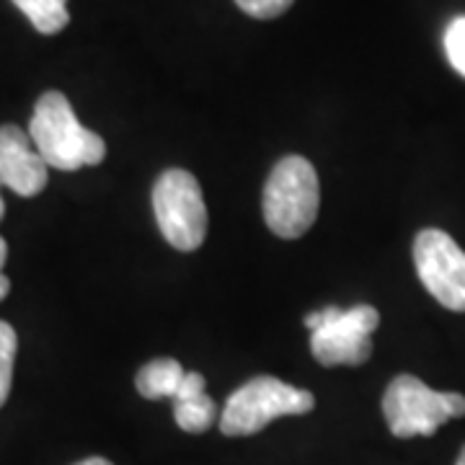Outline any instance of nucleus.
I'll list each match as a JSON object with an SVG mask.
<instances>
[{
    "label": "nucleus",
    "mask_w": 465,
    "mask_h": 465,
    "mask_svg": "<svg viewBox=\"0 0 465 465\" xmlns=\"http://www.w3.org/2000/svg\"><path fill=\"white\" fill-rule=\"evenodd\" d=\"M29 137L45 163L57 171L99 166L106 158L104 137L85 130L67 96L60 91H47L39 96L29 124Z\"/></svg>",
    "instance_id": "f257e3e1"
},
{
    "label": "nucleus",
    "mask_w": 465,
    "mask_h": 465,
    "mask_svg": "<svg viewBox=\"0 0 465 465\" xmlns=\"http://www.w3.org/2000/svg\"><path fill=\"white\" fill-rule=\"evenodd\" d=\"M321 207L318 173L311 161L287 155L264 183V220L280 238H300L313 228Z\"/></svg>",
    "instance_id": "f03ea898"
},
{
    "label": "nucleus",
    "mask_w": 465,
    "mask_h": 465,
    "mask_svg": "<svg viewBox=\"0 0 465 465\" xmlns=\"http://www.w3.org/2000/svg\"><path fill=\"white\" fill-rule=\"evenodd\" d=\"M316 399L311 391L287 385L280 378L259 375L232 393L220 411V432L225 437H249L264 430L280 416H300L313 411Z\"/></svg>",
    "instance_id": "7ed1b4c3"
},
{
    "label": "nucleus",
    "mask_w": 465,
    "mask_h": 465,
    "mask_svg": "<svg viewBox=\"0 0 465 465\" xmlns=\"http://www.w3.org/2000/svg\"><path fill=\"white\" fill-rule=\"evenodd\" d=\"M378 323L381 313L372 305H329L305 316L316 362L323 367L365 365L372 354V331L378 329Z\"/></svg>",
    "instance_id": "20e7f679"
},
{
    "label": "nucleus",
    "mask_w": 465,
    "mask_h": 465,
    "mask_svg": "<svg viewBox=\"0 0 465 465\" xmlns=\"http://www.w3.org/2000/svg\"><path fill=\"white\" fill-rule=\"evenodd\" d=\"M382 414L401 440L432 437L445 421L465 416V396L440 393L414 375H399L382 396Z\"/></svg>",
    "instance_id": "39448f33"
},
{
    "label": "nucleus",
    "mask_w": 465,
    "mask_h": 465,
    "mask_svg": "<svg viewBox=\"0 0 465 465\" xmlns=\"http://www.w3.org/2000/svg\"><path fill=\"white\" fill-rule=\"evenodd\" d=\"M158 228L176 251H197L207 238V207L197 179L183 168H168L153 186Z\"/></svg>",
    "instance_id": "423d86ee"
},
{
    "label": "nucleus",
    "mask_w": 465,
    "mask_h": 465,
    "mask_svg": "<svg viewBox=\"0 0 465 465\" xmlns=\"http://www.w3.org/2000/svg\"><path fill=\"white\" fill-rule=\"evenodd\" d=\"M416 274L442 308L465 313V251L445 231L427 228L414 241Z\"/></svg>",
    "instance_id": "0eeeda50"
},
{
    "label": "nucleus",
    "mask_w": 465,
    "mask_h": 465,
    "mask_svg": "<svg viewBox=\"0 0 465 465\" xmlns=\"http://www.w3.org/2000/svg\"><path fill=\"white\" fill-rule=\"evenodd\" d=\"M50 166L34 148L29 133L16 124L0 127V186H8L18 197H36L45 192Z\"/></svg>",
    "instance_id": "6e6552de"
},
{
    "label": "nucleus",
    "mask_w": 465,
    "mask_h": 465,
    "mask_svg": "<svg viewBox=\"0 0 465 465\" xmlns=\"http://www.w3.org/2000/svg\"><path fill=\"white\" fill-rule=\"evenodd\" d=\"M207 382L200 372H186L182 388L173 399V419L183 432L200 434L207 432L217 419L215 401L204 393Z\"/></svg>",
    "instance_id": "1a4fd4ad"
},
{
    "label": "nucleus",
    "mask_w": 465,
    "mask_h": 465,
    "mask_svg": "<svg viewBox=\"0 0 465 465\" xmlns=\"http://www.w3.org/2000/svg\"><path fill=\"white\" fill-rule=\"evenodd\" d=\"M183 378H186V370H183L176 360L171 357H161V360H153L148 365L137 372V393L148 401H161V399H176L179 388H182Z\"/></svg>",
    "instance_id": "9d476101"
},
{
    "label": "nucleus",
    "mask_w": 465,
    "mask_h": 465,
    "mask_svg": "<svg viewBox=\"0 0 465 465\" xmlns=\"http://www.w3.org/2000/svg\"><path fill=\"white\" fill-rule=\"evenodd\" d=\"M18 11L32 21L39 34H60L70 24L67 0H14Z\"/></svg>",
    "instance_id": "9b49d317"
},
{
    "label": "nucleus",
    "mask_w": 465,
    "mask_h": 465,
    "mask_svg": "<svg viewBox=\"0 0 465 465\" xmlns=\"http://www.w3.org/2000/svg\"><path fill=\"white\" fill-rule=\"evenodd\" d=\"M18 336L11 323L0 321V406L8 401L14 382V362H16Z\"/></svg>",
    "instance_id": "f8f14e48"
},
{
    "label": "nucleus",
    "mask_w": 465,
    "mask_h": 465,
    "mask_svg": "<svg viewBox=\"0 0 465 465\" xmlns=\"http://www.w3.org/2000/svg\"><path fill=\"white\" fill-rule=\"evenodd\" d=\"M445 52H448L450 65L465 78V16L450 21V26L445 29Z\"/></svg>",
    "instance_id": "ddd939ff"
},
{
    "label": "nucleus",
    "mask_w": 465,
    "mask_h": 465,
    "mask_svg": "<svg viewBox=\"0 0 465 465\" xmlns=\"http://www.w3.org/2000/svg\"><path fill=\"white\" fill-rule=\"evenodd\" d=\"M295 0H235V5L253 18H277L292 5Z\"/></svg>",
    "instance_id": "4468645a"
},
{
    "label": "nucleus",
    "mask_w": 465,
    "mask_h": 465,
    "mask_svg": "<svg viewBox=\"0 0 465 465\" xmlns=\"http://www.w3.org/2000/svg\"><path fill=\"white\" fill-rule=\"evenodd\" d=\"M8 292H11V280H8V277H5V274L0 272V300L5 298Z\"/></svg>",
    "instance_id": "2eb2a0df"
},
{
    "label": "nucleus",
    "mask_w": 465,
    "mask_h": 465,
    "mask_svg": "<svg viewBox=\"0 0 465 465\" xmlns=\"http://www.w3.org/2000/svg\"><path fill=\"white\" fill-rule=\"evenodd\" d=\"M75 465H114V463H109L106 458H85V460H81V463H75Z\"/></svg>",
    "instance_id": "dca6fc26"
},
{
    "label": "nucleus",
    "mask_w": 465,
    "mask_h": 465,
    "mask_svg": "<svg viewBox=\"0 0 465 465\" xmlns=\"http://www.w3.org/2000/svg\"><path fill=\"white\" fill-rule=\"evenodd\" d=\"M5 259H8V246H5V241L0 238V269L5 264Z\"/></svg>",
    "instance_id": "f3484780"
},
{
    "label": "nucleus",
    "mask_w": 465,
    "mask_h": 465,
    "mask_svg": "<svg viewBox=\"0 0 465 465\" xmlns=\"http://www.w3.org/2000/svg\"><path fill=\"white\" fill-rule=\"evenodd\" d=\"M455 465H465V448L460 450V455H458V463Z\"/></svg>",
    "instance_id": "a211bd4d"
},
{
    "label": "nucleus",
    "mask_w": 465,
    "mask_h": 465,
    "mask_svg": "<svg viewBox=\"0 0 465 465\" xmlns=\"http://www.w3.org/2000/svg\"><path fill=\"white\" fill-rule=\"evenodd\" d=\"M3 215H5V202L0 197V220H3Z\"/></svg>",
    "instance_id": "6ab92c4d"
}]
</instances>
